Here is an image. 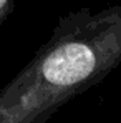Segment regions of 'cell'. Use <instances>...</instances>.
Here are the masks:
<instances>
[{
    "label": "cell",
    "mask_w": 121,
    "mask_h": 123,
    "mask_svg": "<svg viewBox=\"0 0 121 123\" xmlns=\"http://www.w3.org/2000/svg\"><path fill=\"white\" fill-rule=\"evenodd\" d=\"M121 63V5L60 17L50 38L0 90V123H32L103 82Z\"/></svg>",
    "instance_id": "6da1fadb"
},
{
    "label": "cell",
    "mask_w": 121,
    "mask_h": 123,
    "mask_svg": "<svg viewBox=\"0 0 121 123\" xmlns=\"http://www.w3.org/2000/svg\"><path fill=\"white\" fill-rule=\"evenodd\" d=\"M13 5H15V0H0V27L8 18V15L12 13Z\"/></svg>",
    "instance_id": "7a4b0ae2"
},
{
    "label": "cell",
    "mask_w": 121,
    "mask_h": 123,
    "mask_svg": "<svg viewBox=\"0 0 121 123\" xmlns=\"http://www.w3.org/2000/svg\"><path fill=\"white\" fill-rule=\"evenodd\" d=\"M53 117H55V113H50V115H45V117H41V118H38V120H35L32 123H53Z\"/></svg>",
    "instance_id": "3957f363"
}]
</instances>
